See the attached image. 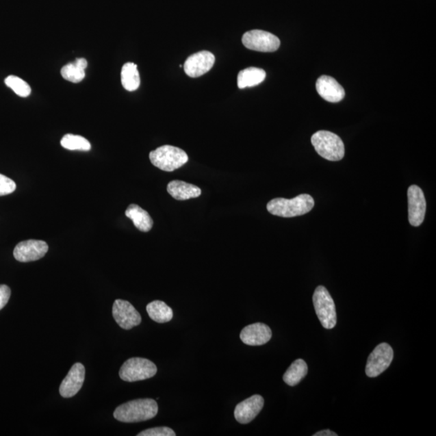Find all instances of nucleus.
I'll list each match as a JSON object with an SVG mask.
<instances>
[{"mask_svg":"<svg viewBox=\"0 0 436 436\" xmlns=\"http://www.w3.org/2000/svg\"><path fill=\"white\" fill-rule=\"evenodd\" d=\"M168 192L174 199L177 201L196 198L201 195L199 187L181 181H170L168 185Z\"/></svg>","mask_w":436,"mask_h":436,"instance_id":"obj_17","label":"nucleus"},{"mask_svg":"<svg viewBox=\"0 0 436 436\" xmlns=\"http://www.w3.org/2000/svg\"><path fill=\"white\" fill-rule=\"evenodd\" d=\"M307 363L302 359H296L283 376V380L287 385L295 386L307 375Z\"/></svg>","mask_w":436,"mask_h":436,"instance_id":"obj_23","label":"nucleus"},{"mask_svg":"<svg viewBox=\"0 0 436 436\" xmlns=\"http://www.w3.org/2000/svg\"><path fill=\"white\" fill-rule=\"evenodd\" d=\"M138 436H175V431L168 426H159L147 429L138 433Z\"/></svg>","mask_w":436,"mask_h":436,"instance_id":"obj_27","label":"nucleus"},{"mask_svg":"<svg viewBox=\"0 0 436 436\" xmlns=\"http://www.w3.org/2000/svg\"><path fill=\"white\" fill-rule=\"evenodd\" d=\"M157 373V367L149 359L134 357L121 366L119 375L125 381L134 382L151 379Z\"/></svg>","mask_w":436,"mask_h":436,"instance_id":"obj_6","label":"nucleus"},{"mask_svg":"<svg viewBox=\"0 0 436 436\" xmlns=\"http://www.w3.org/2000/svg\"><path fill=\"white\" fill-rule=\"evenodd\" d=\"M112 316L124 330H131L142 322L140 313L127 300H116L112 307Z\"/></svg>","mask_w":436,"mask_h":436,"instance_id":"obj_9","label":"nucleus"},{"mask_svg":"<svg viewBox=\"0 0 436 436\" xmlns=\"http://www.w3.org/2000/svg\"><path fill=\"white\" fill-rule=\"evenodd\" d=\"M266 78V72L257 67H248L238 75V87L240 89L253 88L264 82Z\"/></svg>","mask_w":436,"mask_h":436,"instance_id":"obj_19","label":"nucleus"},{"mask_svg":"<svg viewBox=\"0 0 436 436\" xmlns=\"http://www.w3.org/2000/svg\"><path fill=\"white\" fill-rule=\"evenodd\" d=\"M426 203L424 193L417 185L408 190L409 222L413 227H420L424 221Z\"/></svg>","mask_w":436,"mask_h":436,"instance_id":"obj_10","label":"nucleus"},{"mask_svg":"<svg viewBox=\"0 0 436 436\" xmlns=\"http://www.w3.org/2000/svg\"><path fill=\"white\" fill-rule=\"evenodd\" d=\"M313 436H337L336 433H333L330 430H323L321 431H318V433L313 434Z\"/></svg>","mask_w":436,"mask_h":436,"instance_id":"obj_29","label":"nucleus"},{"mask_svg":"<svg viewBox=\"0 0 436 436\" xmlns=\"http://www.w3.org/2000/svg\"><path fill=\"white\" fill-rule=\"evenodd\" d=\"M85 379V368L81 363H76L70 368L68 374L62 381L60 392L62 397H74L82 388Z\"/></svg>","mask_w":436,"mask_h":436,"instance_id":"obj_13","label":"nucleus"},{"mask_svg":"<svg viewBox=\"0 0 436 436\" xmlns=\"http://www.w3.org/2000/svg\"><path fill=\"white\" fill-rule=\"evenodd\" d=\"M312 145L318 154L329 161H339L345 155L344 144L334 133L321 130L311 138Z\"/></svg>","mask_w":436,"mask_h":436,"instance_id":"obj_3","label":"nucleus"},{"mask_svg":"<svg viewBox=\"0 0 436 436\" xmlns=\"http://www.w3.org/2000/svg\"><path fill=\"white\" fill-rule=\"evenodd\" d=\"M314 206L313 197L300 194L293 199L275 198L267 205L268 212L282 218H294L307 214Z\"/></svg>","mask_w":436,"mask_h":436,"instance_id":"obj_2","label":"nucleus"},{"mask_svg":"<svg viewBox=\"0 0 436 436\" xmlns=\"http://www.w3.org/2000/svg\"><path fill=\"white\" fill-rule=\"evenodd\" d=\"M272 335V330L268 325L257 322L244 327L241 331L240 339L246 345L261 346L267 344Z\"/></svg>","mask_w":436,"mask_h":436,"instance_id":"obj_15","label":"nucleus"},{"mask_svg":"<svg viewBox=\"0 0 436 436\" xmlns=\"http://www.w3.org/2000/svg\"><path fill=\"white\" fill-rule=\"evenodd\" d=\"M11 296L10 287L5 285H0V310L8 304Z\"/></svg>","mask_w":436,"mask_h":436,"instance_id":"obj_28","label":"nucleus"},{"mask_svg":"<svg viewBox=\"0 0 436 436\" xmlns=\"http://www.w3.org/2000/svg\"><path fill=\"white\" fill-rule=\"evenodd\" d=\"M264 400L260 395L255 394L237 405L235 410V420L242 424H249L262 411Z\"/></svg>","mask_w":436,"mask_h":436,"instance_id":"obj_14","label":"nucleus"},{"mask_svg":"<svg viewBox=\"0 0 436 436\" xmlns=\"http://www.w3.org/2000/svg\"><path fill=\"white\" fill-rule=\"evenodd\" d=\"M125 216L132 220L135 227L142 232H149L154 224L151 215L138 205H130L125 211Z\"/></svg>","mask_w":436,"mask_h":436,"instance_id":"obj_18","label":"nucleus"},{"mask_svg":"<svg viewBox=\"0 0 436 436\" xmlns=\"http://www.w3.org/2000/svg\"><path fill=\"white\" fill-rule=\"evenodd\" d=\"M61 145L66 150L88 151L91 150V144L88 139L79 135L66 134L62 138Z\"/></svg>","mask_w":436,"mask_h":436,"instance_id":"obj_24","label":"nucleus"},{"mask_svg":"<svg viewBox=\"0 0 436 436\" xmlns=\"http://www.w3.org/2000/svg\"><path fill=\"white\" fill-rule=\"evenodd\" d=\"M393 359L394 350L390 345L386 343L379 344L368 358L366 375L368 377L379 376L387 370Z\"/></svg>","mask_w":436,"mask_h":436,"instance_id":"obj_8","label":"nucleus"},{"mask_svg":"<svg viewBox=\"0 0 436 436\" xmlns=\"http://www.w3.org/2000/svg\"><path fill=\"white\" fill-rule=\"evenodd\" d=\"M242 42L251 51L259 52H275L281 46V40L277 36L266 31L255 29L242 36Z\"/></svg>","mask_w":436,"mask_h":436,"instance_id":"obj_7","label":"nucleus"},{"mask_svg":"<svg viewBox=\"0 0 436 436\" xmlns=\"http://www.w3.org/2000/svg\"><path fill=\"white\" fill-rule=\"evenodd\" d=\"M146 311L153 321L158 323L168 322L173 318V310L162 300H154L147 305Z\"/></svg>","mask_w":436,"mask_h":436,"instance_id":"obj_21","label":"nucleus"},{"mask_svg":"<svg viewBox=\"0 0 436 436\" xmlns=\"http://www.w3.org/2000/svg\"><path fill=\"white\" fill-rule=\"evenodd\" d=\"M150 160L155 167L172 172L188 163V156L181 148L165 145L151 151Z\"/></svg>","mask_w":436,"mask_h":436,"instance_id":"obj_4","label":"nucleus"},{"mask_svg":"<svg viewBox=\"0 0 436 436\" xmlns=\"http://www.w3.org/2000/svg\"><path fill=\"white\" fill-rule=\"evenodd\" d=\"M215 57L209 51H201L187 58L183 69L186 75L191 78L200 77L212 69Z\"/></svg>","mask_w":436,"mask_h":436,"instance_id":"obj_12","label":"nucleus"},{"mask_svg":"<svg viewBox=\"0 0 436 436\" xmlns=\"http://www.w3.org/2000/svg\"><path fill=\"white\" fill-rule=\"evenodd\" d=\"M5 84L21 97H28L31 94V88L25 80L17 76L10 75L5 79Z\"/></svg>","mask_w":436,"mask_h":436,"instance_id":"obj_25","label":"nucleus"},{"mask_svg":"<svg viewBox=\"0 0 436 436\" xmlns=\"http://www.w3.org/2000/svg\"><path fill=\"white\" fill-rule=\"evenodd\" d=\"M88 67V61L85 58H77L71 64L62 67L61 74L62 77L71 83L77 84L85 78V70Z\"/></svg>","mask_w":436,"mask_h":436,"instance_id":"obj_20","label":"nucleus"},{"mask_svg":"<svg viewBox=\"0 0 436 436\" xmlns=\"http://www.w3.org/2000/svg\"><path fill=\"white\" fill-rule=\"evenodd\" d=\"M316 89L319 95L328 102L338 103L345 97L344 88L330 76H321L317 80Z\"/></svg>","mask_w":436,"mask_h":436,"instance_id":"obj_16","label":"nucleus"},{"mask_svg":"<svg viewBox=\"0 0 436 436\" xmlns=\"http://www.w3.org/2000/svg\"><path fill=\"white\" fill-rule=\"evenodd\" d=\"M48 250L49 246L46 242L30 240L18 244L13 251V255L17 261L33 262L43 258Z\"/></svg>","mask_w":436,"mask_h":436,"instance_id":"obj_11","label":"nucleus"},{"mask_svg":"<svg viewBox=\"0 0 436 436\" xmlns=\"http://www.w3.org/2000/svg\"><path fill=\"white\" fill-rule=\"evenodd\" d=\"M16 188V184L12 179L0 174V196L11 194Z\"/></svg>","mask_w":436,"mask_h":436,"instance_id":"obj_26","label":"nucleus"},{"mask_svg":"<svg viewBox=\"0 0 436 436\" xmlns=\"http://www.w3.org/2000/svg\"><path fill=\"white\" fill-rule=\"evenodd\" d=\"M313 303L322 326L328 330L334 328L337 323L335 305L325 287L318 286L314 291Z\"/></svg>","mask_w":436,"mask_h":436,"instance_id":"obj_5","label":"nucleus"},{"mask_svg":"<svg viewBox=\"0 0 436 436\" xmlns=\"http://www.w3.org/2000/svg\"><path fill=\"white\" fill-rule=\"evenodd\" d=\"M158 411V404L155 400L137 399L120 405L116 409L114 416L120 422H138L154 419Z\"/></svg>","mask_w":436,"mask_h":436,"instance_id":"obj_1","label":"nucleus"},{"mask_svg":"<svg viewBox=\"0 0 436 436\" xmlns=\"http://www.w3.org/2000/svg\"><path fill=\"white\" fill-rule=\"evenodd\" d=\"M121 84L125 90L134 92L140 86V75L138 70V66L133 62L125 64L121 70Z\"/></svg>","mask_w":436,"mask_h":436,"instance_id":"obj_22","label":"nucleus"}]
</instances>
